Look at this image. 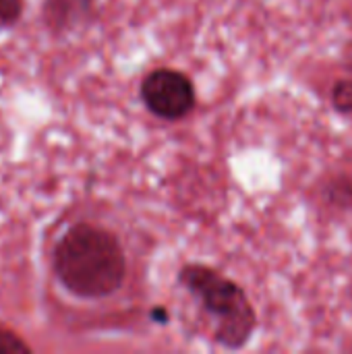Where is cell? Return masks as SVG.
Returning a JSON list of instances; mask_svg holds the SVG:
<instances>
[{
	"instance_id": "6",
	"label": "cell",
	"mask_w": 352,
	"mask_h": 354,
	"mask_svg": "<svg viewBox=\"0 0 352 354\" xmlns=\"http://www.w3.org/2000/svg\"><path fill=\"white\" fill-rule=\"evenodd\" d=\"M330 104L340 116L352 118V77H338L332 83Z\"/></svg>"
},
{
	"instance_id": "10",
	"label": "cell",
	"mask_w": 352,
	"mask_h": 354,
	"mask_svg": "<svg viewBox=\"0 0 352 354\" xmlns=\"http://www.w3.org/2000/svg\"><path fill=\"white\" fill-rule=\"evenodd\" d=\"M344 66H346V71L351 73V77H352V52L351 54H346V64H344Z\"/></svg>"
},
{
	"instance_id": "3",
	"label": "cell",
	"mask_w": 352,
	"mask_h": 354,
	"mask_svg": "<svg viewBox=\"0 0 352 354\" xmlns=\"http://www.w3.org/2000/svg\"><path fill=\"white\" fill-rule=\"evenodd\" d=\"M141 97L149 112L164 120L185 118L197 102L191 79L174 68H156L141 83Z\"/></svg>"
},
{
	"instance_id": "5",
	"label": "cell",
	"mask_w": 352,
	"mask_h": 354,
	"mask_svg": "<svg viewBox=\"0 0 352 354\" xmlns=\"http://www.w3.org/2000/svg\"><path fill=\"white\" fill-rule=\"evenodd\" d=\"M93 0H46L44 19L52 31H66L81 23L91 10Z\"/></svg>"
},
{
	"instance_id": "9",
	"label": "cell",
	"mask_w": 352,
	"mask_h": 354,
	"mask_svg": "<svg viewBox=\"0 0 352 354\" xmlns=\"http://www.w3.org/2000/svg\"><path fill=\"white\" fill-rule=\"evenodd\" d=\"M151 317H158V319H160V324L168 322V313H166L164 309H156V311L151 313Z\"/></svg>"
},
{
	"instance_id": "7",
	"label": "cell",
	"mask_w": 352,
	"mask_h": 354,
	"mask_svg": "<svg viewBox=\"0 0 352 354\" xmlns=\"http://www.w3.org/2000/svg\"><path fill=\"white\" fill-rule=\"evenodd\" d=\"M10 353H31V346L23 342V338L17 336L15 332L0 328V354Z\"/></svg>"
},
{
	"instance_id": "1",
	"label": "cell",
	"mask_w": 352,
	"mask_h": 354,
	"mask_svg": "<svg viewBox=\"0 0 352 354\" xmlns=\"http://www.w3.org/2000/svg\"><path fill=\"white\" fill-rule=\"evenodd\" d=\"M58 282L79 299H106L120 290L127 257L118 239L93 224H75L54 247Z\"/></svg>"
},
{
	"instance_id": "4",
	"label": "cell",
	"mask_w": 352,
	"mask_h": 354,
	"mask_svg": "<svg viewBox=\"0 0 352 354\" xmlns=\"http://www.w3.org/2000/svg\"><path fill=\"white\" fill-rule=\"evenodd\" d=\"M317 197L322 205L336 214L352 212V172L330 170L317 180Z\"/></svg>"
},
{
	"instance_id": "8",
	"label": "cell",
	"mask_w": 352,
	"mask_h": 354,
	"mask_svg": "<svg viewBox=\"0 0 352 354\" xmlns=\"http://www.w3.org/2000/svg\"><path fill=\"white\" fill-rule=\"evenodd\" d=\"M23 12V0H0V25H12Z\"/></svg>"
},
{
	"instance_id": "2",
	"label": "cell",
	"mask_w": 352,
	"mask_h": 354,
	"mask_svg": "<svg viewBox=\"0 0 352 354\" xmlns=\"http://www.w3.org/2000/svg\"><path fill=\"white\" fill-rule=\"evenodd\" d=\"M178 282L216 322L214 340L220 346L241 351L249 344L257 330V313L241 284L199 263L185 266L178 274Z\"/></svg>"
}]
</instances>
